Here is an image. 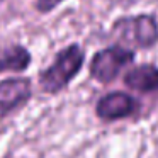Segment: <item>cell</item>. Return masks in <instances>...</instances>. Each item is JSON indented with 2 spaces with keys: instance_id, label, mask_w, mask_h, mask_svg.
Returning <instances> with one entry per match:
<instances>
[{
  "instance_id": "obj_3",
  "label": "cell",
  "mask_w": 158,
  "mask_h": 158,
  "mask_svg": "<svg viewBox=\"0 0 158 158\" xmlns=\"http://www.w3.org/2000/svg\"><path fill=\"white\" fill-rule=\"evenodd\" d=\"M136 53L129 48L121 44H110L107 48L97 51L92 56L89 65V73L95 82L99 83H110L121 75L124 68L134 63Z\"/></svg>"
},
{
  "instance_id": "obj_6",
  "label": "cell",
  "mask_w": 158,
  "mask_h": 158,
  "mask_svg": "<svg viewBox=\"0 0 158 158\" xmlns=\"http://www.w3.org/2000/svg\"><path fill=\"white\" fill-rule=\"evenodd\" d=\"M124 87L138 94H158V66L153 63H143L129 68L123 78Z\"/></svg>"
},
{
  "instance_id": "obj_4",
  "label": "cell",
  "mask_w": 158,
  "mask_h": 158,
  "mask_svg": "<svg viewBox=\"0 0 158 158\" xmlns=\"http://www.w3.org/2000/svg\"><path fill=\"white\" fill-rule=\"evenodd\" d=\"M141 112V104L131 94L116 90L102 95L95 104V114L104 123H116L134 117Z\"/></svg>"
},
{
  "instance_id": "obj_2",
  "label": "cell",
  "mask_w": 158,
  "mask_h": 158,
  "mask_svg": "<svg viewBox=\"0 0 158 158\" xmlns=\"http://www.w3.org/2000/svg\"><path fill=\"white\" fill-rule=\"evenodd\" d=\"M117 44L129 49H151L158 44V21L153 14H134L117 17L110 26Z\"/></svg>"
},
{
  "instance_id": "obj_5",
  "label": "cell",
  "mask_w": 158,
  "mask_h": 158,
  "mask_svg": "<svg viewBox=\"0 0 158 158\" xmlns=\"http://www.w3.org/2000/svg\"><path fill=\"white\" fill-rule=\"evenodd\" d=\"M32 95L29 78H5L0 82V117L26 104Z\"/></svg>"
},
{
  "instance_id": "obj_9",
  "label": "cell",
  "mask_w": 158,
  "mask_h": 158,
  "mask_svg": "<svg viewBox=\"0 0 158 158\" xmlns=\"http://www.w3.org/2000/svg\"><path fill=\"white\" fill-rule=\"evenodd\" d=\"M123 2H131V0H123Z\"/></svg>"
},
{
  "instance_id": "obj_7",
  "label": "cell",
  "mask_w": 158,
  "mask_h": 158,
  "mask_svg": "<svg viewBox=\"0 0 158 158\" xmlns=\"http://www.w3.org/2000/svg\"><path fill=\"white\" fill-rule=\"evenodd\" d=\"M31 53L24 46L15 44L0 53V73L4 72H24L31 65Z\"/></svg>"
},
{
  "instance_id": "obj_1",
  "label": "cell",
  "mask_w": 158,
  "mask_h": 158,
  "mask_svg": "<svg viewBox=\"0 0 158 158\" xmlns=\"http://www.w3.org/2000/svg\"><path fill=\"white\" fill-rule=\"evenodd\" d=\"M83 63H85V51L80 44L73 43L60 49L51 65L43 72H39L38 80L43 92L51 94V95L60 94L80 73V70L83 68Z\"/></svg>"
},
{
  "instance_id": "obj_8",
  "label": "cell",
  "mask_w": 158,
  "mask_h": 158,
  "mask_svg": "<svg viewBox=\"0 0 158 158\" xmlns=\"http://www.w3.org/2000/svg\"><path fill=\"white\" fill-rule=\"evenodd\" d=\"M65 0H36V9L43 14H48V12L55 10L60 4H63Z\"/></svg>"
}]
</instances>
